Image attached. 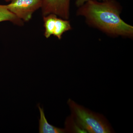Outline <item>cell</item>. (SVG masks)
<instances>
[{"mask_svg":"<svg viewBox=\"0 0 133 133\" xmlns=\"http://www.w3.org/2000/svg\"><path fill=\"white\" fill-rule=\"evenodd\" d=\"M122 9L116 0H91L79 7L76 15L84 17L89 26L109 36L132 39L133 27L121 17Z\"/></svg>","mask_w":133,"mask_h":133,"instance_id":"6da1fadb","label":"cell"},{"mask_svg":"<svg viewBox=\"0 0 133 133\" xmlns=\"http://www.w3.org/2000/svg\"><path fill=\"white\" fill-rule=\"evenodd\" d=\"M6 2H11L12 0H4Z\"/></svg>","mask_w":133,"mask_h":133,"instance_id":"9c48e42d","label":"cell"},{"mask_svg":"<svg viewBox=\"0 0 133 133\" xmlns=\"http://www.w3.org/2000/svg\"><path fill=\"white\" fill-rule=\"evenodd\" d=\"M67 104L71 112V117L84 133H111V126L103 115L92 111L69 99Z\"/></svg>","mask_w":133,"mask_h":133,"instance_id":"7a4b0ae2","label":"cell"},{"mask_svg":"<svg viewBox=\"0 0 133 133\" xmlns=\"http://www.w3.org/2000/svg\"><path fill=\"white\" fill-rule=\"evenodd\" d=\"M7 8L23 22L29 21L33 13L41 8V0H12Z\"/></svg>","mask_w":133,"mask_h":133,"instance_id":"3957f363","label":"cell"},{"mask_svg":"<svg viewBox=\"0 0 133 133\" xmlns=\"http://www.w3.org/2000/svg\"><path fill=\"white\" fill-rule=\"evenodd\" d=\"M43 19L44 35L47 38L53 35L61 40L64 33L72 29L69 20L62 19L54 14L43 17Z\"/></svg>","mask_w":133,"mask_h":133,"instance_id":"277c9868","label":"cell"},{"mask_svg":"<svg viewBox=\"0 0 133 133\" xmlns=\"http://www.w3.org/2000/svg\"><path fill=\"white\" fill-rule=\"evenodd\" d=\"M4 21L11 22L15 25L22 26L24 22L7 8L6 5H0V22Z\"/></svg>","mask_w":133,"mask_h":133,"instance_id":"52a82bcc","label":"cell"},{"mask_svg":"<svg viewBox=\"0 0 133 133\" xmlns=\"http://www.w3.org/2000/svg\"><path fill=\"white\" fill-rule=\"evenodd\" d=\"M40 113L39 120V132L40 133H63L66 132L65 129L58 128L48 123L45 118L43 108L38 105Z\"/></svg>","mask_w":133,"mask_h":133,"instance_id":"8992f818","label":"cell"},{"mask_svg":"<svg viewBox=\"0 0 133 133\" xmlns=\"http://www.w3.org/2000/svg\"><path fill=\"white\" fill-rule=\"evenodd\" d=\"M91 1V0H76L75 2V5L77 7H79L81 5H83L85 2H87L88 1ZM99 1H103L105 0H98Z\"/></svg>","mask_w":133,"mask_h":133,"instance_id":"ba28073f","label":"cell"},{"mask_svg":"<svg viewBox=\"0 0 133 133\" xmlns=\"http://www.w3.org/2000/svg\"><path fill=\"white\" fill-rule=\"evenodd\" d=\"M43 17L50 14L56 15L62 19L69 20L71 0H41Z\"/></svg>","mask_w":133,"mask_h":133,"instance_id":"5b68a950","label":"cell"}]
</instances>
